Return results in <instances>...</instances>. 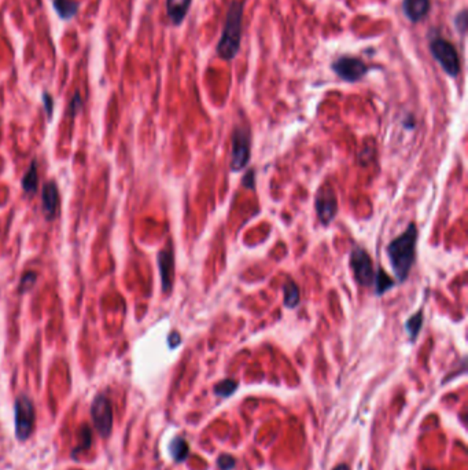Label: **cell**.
<instances>
[{
	"label": "cell",
	"mask_w": 468,
	"mask_h": 470,
	"mask_svg": "<svg viewBox=\"0 0 468 470\" xmlns=\"http://www.w3.org/2000/svg\"><path fill=\"white\" fill-rule=\"evenodd\" d=\"M418 234V227L412 222L403 234L392 239V242L387 245L389 261L396 278L400 282H404L408 278L415 264Z\"/></svg>",
	"instance_id": "1"
},
{
	"label": "cell",
	"mask_w": 468,
	"mask_h": 470,
	"mask_svg": "<svg viewBox=\"0 0 468 470\" xmlns=\"http://www.w3.org/2000/svg\"><path fill=\"white\" fill-rule=\"evenodd\" d=\"M242 23H243V1L234 0L231 1L227 10L223 33L216 48L222 59L233 61L236 58L240 50Z\"/></svg>",
	"instance_id": "2"
},
{
	"label": "cell",
	"mask_w": 468,
	"mask_h": 470,
	"mask_svg": "<svg viewBox=\"0 0 468 470\" xmlns=\"http://www.w3.org/2000/svg\"><path fill=\"white\" fill-rule=\"evenodd\" d=\"M430 52L433 54L434 59L440 63V66L447 74H449L451 77H458L460 74V70H462L460 58H459L458 50L451 41L443 37L432 39Z\"/></svg>",
	"instance_id": "3"
},
{
	"label": "cell",
	"mask_w": 468,
	"mask_h": 470,
	"mask_svg": "<svg viewBox=\"0 0 468 470\" xmlns=\"http://www.w3.org/2000/svg\"><path fill=\"white\" fill-rule=\"evenodd\" d=\"M350 268L356 278V282L361 287H368L375 280V269L372 258L368 252L361 246H354L350 253Z\"/></svg>",
	"instance_id": "4"
},
{
	"label": "cell",
	"mask_w": 468,
	"mask_h": 470,
	"mask_svg": "<svg viewBox=\"0 0 468 470\" xmlns=\"http://www.w3.org/2000/svg\"><path fill=\"white\" fill-rule=\"evenodd\" d=\"M251 154V135L247 127H235L233 134V156L231 170L237 172L246 168Z\"/></svg>",
	"instance_id": "5"
},
{
	"label": "cell",
	"mask_w": 468,
	"mask_h": 470,
	"mask_svg": "<svg viewBox=\"0 0 468 470\" xmlns=\"http://www.w3.org/2000/svg\"><path fill=\"white\" fill-rule=\"evenodd\" d=\"M315 208L319 221L323 226H328L337 216L338 198L334 187L330 183H324L316 193Z\"/></svg>",
	"instance_id": "6"
},
{
	"label": "cell",
	"mask_w": 468,
	"mask_h": 470,
	"mask_svg": "<svg viewBox=\"0 0 468 470\" xmlns=\"http://www.w3.org/2000/svg\"><path fill=\"white\" fill-rule=\"evenodd\" d=\"M14 410H15V435L18 440L23 442L30 436L33 431L34 406L28 396L21 395L15 400Z\"/></svg>",
	"instance_id": "7"
},
{
	"label": "cell",
	"mask_w": 468,
	"mask_h": 470,
	"mask_svg": "<svg viewBox=\"0 0 468 470\" xmlns=\"http://www.w3.org/2000/svg\"><path fill=\"white\" fill-rule=\"evenodd\" d=\"M332 72L348 83H356L361 80L370 70V68L359 58L354 57H339L331 65Z\"/></svg>",
	"instance_id": "8"
},
{
	"label": "cell",
	"mask_w": 468,
	"mask_h": 470,
	"mask_svg": "<svg viewBox=\"0 0 468 470\" xmlns=\"http://www.w3.org/2000/svg\"><path fill=\"white\" fill-rule=\"evenodd\" d=\"M91 416L95 424V428L100 433V436L107 438L111 433L113 428V409L111 403L105 395H98L91 406Z\"/></svg>",
	"instance_id": "9"
},
{
	"label": "cell",
	"mask_w": 468,
	"mask_h": 470,
	"mask_svg": "<svg viewBox=\"0 0 468 470\" xmlns=\"http://www.w3.org/2000/svg\"><path fill=\"white\" fill-rule=\"evenodd\" d=\"M158 267L161 274V283L164 293H169L173 286V276H175V256L173 249L165 247L158 253Z\"/></svg>",
	"instance_id": "10"
},
{
	"label": "cell",
	"mask_w": 468,
	"mask_h": 470,
	"mask_svg": "<svg viewBox=\"0 0 468 470\" xmlns=\"http://www.w3.org/2000/svg\"><path fill=\"white\" fill-rule=\"evenodd\" d=\"M59 201L58 187L54 182H48L44 185L41 192V205H43V214L47 221H52L56 215V207Z\"/></svg>",
	"instance_id": "11"
},
{
	"label": "cell",
	"mask_w": 468,
	"mask_h": 470,
	"mask_svg": "<svg viewBox=\"0 0 468 470\" xmlns=\"http://www.w3.org/2000/svg\"><path fill=\"white\" fill-rule=\"evenodd\" d=\"M430 6H432L430 0H404L403 12L411 22L416 23L427 15Z\"/></svg>",
	"instance_id": "12"
},
{
	"label": "cell",
	"mask_w": 468,
	"mask_h": 470,
	"mask_svg": "<svg viewBox=\"0 0 468 470\" xmlns=\"http://www.w3.org/2000/svg\"><path fill=\"white\" fill-rule=\"evenodd\" d=\"M191 3L193 0H167V12L173 25H180L184 21Z\"/></svg>",
	"instance_id": "13"
},
{
	"label": "cell",
	"mask_w": 468,
	"mask_h": 470,
	"mask_svg": "<svg viewBox=\"0 0 468 470\" xmlns=\"http://www.w3.org/2000/svg\"><path fill=\"white\" fill-rule=\"evenodd\" d=\"M299 289L297 283L291 279L286 280L283 285V304L287 308H295L299 304Z\"/></svg>",
	"instance_id": "14"
},
{
	"label": "cell",
	"mask_w": 468,
	"mask_h": 470,
	"mask_svg": "<svg viewBox=\"0 0 468 470\" xmlns=\"http://www.w3.org/2000/svg\"><path fill=\"white\" fill-rule=\"evenodd\" d=\"M37 183H39V175H37V163L32 161L29 170L26 171V174L22 178V189L26 194H33L36 193L37 189Z\"/></svg>",
	"instance_id": "15"
},
{
	"label": "cell",
	"mask_w": 468,
	"mask_h": 470,
	"mask_svg": "<svg viewBox=\"0 0 468 470\" xmlns=\"http://www.w3.org/2000/svg\"><path fill=\"white\" fill-rule=\"evenodd\" d=\"M54 8L62 19H70L77 14L78 3L74 0H54Z\"/></svg>",
	"instance_id": "16"
},
{
	"label": "cell",
	"mask_w": 468,
	"mask_h": 470,
	"mask_svg": "<svg viewBox=\"0 0 468 470\" xmlns=\"http://www.w3.org/2000/svg\"><path fill=\"white\" fill-rule=\"evenodd\" d=\"M169 449H171V456L173 457L176 462H183L187 458L189 450H190L187 442L182 438H176L175 440H172Z\"/></svg>",
	"instance_id": "17"
},
{
	"label": "cell",
	"mask_w": 468,
	"mask_h": 470,
	"mask_svg": "<svg viewBox=\"0 0 468 470\" xmlns=\"http://www.w3.org/2000/svg\"><path fill=\"white\" fill-rule=\"evenodd\" d=\"M422 326H423V312L422 311H418L415 315H412L407 323H405V329L410 334V340L411 341H415L418 334L421 333L422 330Z\"/></svg>",
	"instance_id": "18"
},
{
	"label": "cell",
	"mask_w": 468,
	"mask_h": 470,
	"mask_svg": "<svg viewBox=\"0 0 468 470\" xmlns=\"http://www.w3.org/2000/svg\"><path fill=\"white\" fill-rule=\"evenodd\" d=\"M375 290H376V294L378 296H382L383 293H386L390 287L394 286V280L383 271V269H379L378 272H375Z\"/></svg>",
	"instance_id": "19"
},
{
	"label": "cell",
	"mask_w": 468,
	"mask_h": 470,
	"mask_svg": "<svg viewBox=\"0 0 468 470\" xmlns=\"http://www.w3.org/2000/svg\"><path fill=\"white\" fill-rule=\"evenodd\" d=\"M78 438H80V445L74 449L73 451V457L76 454H80L83 453L84 450L89 449L91 447V443H92V433H91V429L87 427V425H83L80 432H78Z\"/></svg>",
	"instance_id": "20"
},
{
	"label": "cell",
	"mask_w": 468,
	"mask_h": 470,
	"mask_svg": "<svg viewBox=\"0 0 468 470\" xmlns=\"http://www.w3.org/2000/svg\"><path fill=\"white\" fill-rule=\"evenodd\" d=\"M236 388H237V384L235 382L234 380H224L216 385L215 392L222 398H227V396H231L234 394Z\"/></svg>",
	"instance_id": "21"
},
{
	"label": "cell",
	"mask_w": 468,
	"mask_h": 470,
	"mask_svg": "<svg viewBox=\"0 0 468 470\" xmlns=\"http://www.w3.org/2000/svg\"><path fill=\"white\" fill-rule=\"evenodd\" d=\"M36 283V274L32 271H28L26 274H23L21 283H19V292L25 293L28 290H30Z\"/></svg>",
	"instance_id": "22"
},
{
	"label": "cell",
	"mask_w": 468,
	"mask_h": 470,
	"mask_svg": "<svg viewBox=\"0 0 468 470\" xmlns=\"http://www.w3.org/2000/svg\"><path fill=\"white\" fill-rule=\"evenodd\" d=\"M455 26H456L458 32H460L462 34L466 33V29H467V10H462L455 17Z\"/></svg>",
	"instance_id": "23"
},
{
	"label": "cell",
	"mask_w": 468,
	"mask_h": 470,
	"mask_svg": "<svg viewBox=\"0 0 468 470\" xmlns=\"http://www.w3.org/2000/svg\"><path fill=\"white\" fill-rule=\"evenodd\" d=\"M235 460L231 456H222L219 458V467L222 470H231L235 468Z\"/></svg>",
	"instance_id": "24"
},
{
	"label": "cell",
	"mask_w": 468,
	"mask_h": 470,
	"mask_svg": "<svg viewBox=\"0 0 468 470\" xmlns=\"http://www.w3.org/2000/svg\"><path fill=\"white\" fill-rule=\"evenodd\" d=\"M80 108H81V98H80V94H76V95L73 96V99L70 101V105H69V114L73 117V116L78 112Z\"/></svg>",
	"instance_id": "25"
},
{
	"label": "cell",
	"mask_w": 468,
	"mask_h": 470,
	"mask_svg": "<svg viewBox=\"0 0 468 470\" xmlns=\"http://www.w3.org/2000/svg\"><path fill=\"white\" fill-rule=\"evenodd\" d=\"M43 102H44V108H45V112H47V116L51 119L52 116V109H54V105H52V98L48 92H44L43 94Z\"/></svg>",
	"instance_id": "26"
},
{
	"label": "cell",
	"mask_w": 468,
	"mask_h": 470,
	"mask_svg": "<svg viewBox=\"0 0 468 470\" xmlns=\"http://www.w3.org/2000/svg\"><path fill=\"white\" fill-rule=\"evenodd\" d=\"M243 186L247 189L254 190L255 185H254V171H248L247 175L243 178Z\"/></svg>",
	"instance_id": "27"
},
{
	"label": "cell",
	"mask_w": 468,
	"mask_h": 470,
	"mask_svg": "<svg viewBox=\"0 0 468 470\" xmlns=\"http://www.w3.org/2000/svg\"><path fill=\"white\" fill-rule=\"evenodd\" d=\"M180 341H182V337H180L179 333H172L169 336V338H168V343H169L171 348H176L180 344Z\"/></svg>",
	"instance_id": "28"
},
{
	"label": "cell",
	"mask_w": 468,
	"mask_h": 470,
	"mask_svg": "<svg viewBox=\"0 0 468 470\" xmlns=\"http://www.w3.org/2000/svg\"><path fill=\"white\" fill-rule=\"evenodd\" d=\"M332 470H350V469H349V468H348L346 465H343V464H342V465H338V467H335V468H334V469Z\"/></svg>",
	"instance_id": "29"
},
{
	"label": "cell",
	"mask_w": 468,
	"mask_h": 470,
	"mask_svg": "<svg viewBox=\"0 0 468 470\" xmlns=\"http://www.w3.org/2000/svg\"><path fill=\"white\" fill-rule=\"evenodd\" d=\"M427 470H433V469H427Z\"/></svg>",
	"instance_id": "30"
}]
</instances>
